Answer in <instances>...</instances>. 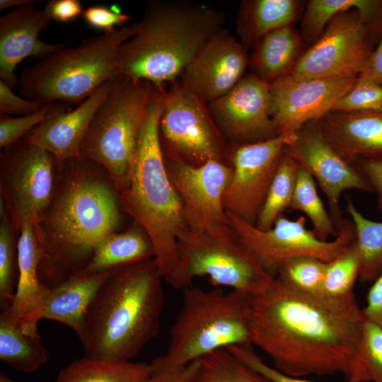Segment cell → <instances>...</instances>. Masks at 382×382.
I'll return each instance as SVG.
<instances>
[{"label":"cell","instance_id":"1","mask_svg":"<svg viewBox=\"0 0 382 382\" xmlns=\"http://www.w3.org/2000/svg\"><path fill=\"white\" fill-rule=\"evenodd\" d=\"M363 321L354 293L332 298L275 277L263 291L249 295L252 345L292 377L340 374L347 381Z\"/></svg>","mask_w":382,"mask_h":382},{"label":"cell","instance_id":"2","mask_svg":"<svg viewBox=\"0 0 382 382\" xmlns=\"http://www.w3.org/2000/svg\"><path fill=\"white\" fill-rule=\"evenodd\" d=\"M153 257L109 271L79 337L84 357L131 361L160 330L164 294Z\"/></svg>","mask_w":382,"mask_h":382},{"label":"cell","instance_id":"3","mask_svg":"<svg viewBox=\"0 0 382 382\" xmlns=\"http://www.w3.org/2000/svg\"><path fill=\"white\" fill-rule=\"evenodd\" d=\"M165 89L156 88L143 122L129 173L116 189L118 202L144 230L165 280L178 259V237L186 228L183 204L170 178L159 133Z\"/></svg>","mask_w":382,"mask_h":382},{"label":"cell","instance_id":"4","mask_svg":"<svg viewBox=\"0 0 382 382\" xmlns=\"http://www.w3.org/2000/svg\"><path fill=\"white\" fill-rule=\"evenodd\" d=\"M222 22L221 14L207 7L151 3L134 33L120 48L118 75L163 88L181 76Z\"/></svg>","mask_w":382,"mask_h":382},{"label":"cell","instance_id":"5","mask_svg":"<svg viewBox=\"0 0 382 382\" xmlns=\"http://www.w3.org/2000/svg\"><path fill=\"white\" fill-rule=\"evenodd\" d=\"M79 172L47 214L50 239L41 246L39 274L50 288L66 280L65 267H71V261L82 260L86 265L96 246L118 224L115 192L103 180L82 173V167Z\"/></svg>","mask_w":382,"mask_h":382},{"label":"cell","instance_id":"6","mask_svg":"<svg viewBox=\"0 0 382 382\" xmlns=\"http://www.w3.org/2000/svg\"><path fill=\"white\" fill-rule=\"evenodd\" d=\"M252 346L249 295L220 288L183 289L180 310L166 352L150 363L153 371L186 366L220 349Z\"/></svg>","mask_w":382,"mask_h":382},{"label":"cell","instance_id":"7","mask_svg":"<svg viewBox=\"0 0 382 382\" xmlns=\"http://www.w3.org/2000/svg\"><path fill=\"white\" fill-rule=\"evenodd\" d=\"M137 25L86 38L75 47H63L25 67L18 76L21 96L42 105H79L105 82L118 75L121 45Z\"/></svg>","mask_w":382,"mask_h":382},{"label":"cell","instance_id":"8","mask_svg":"<svg viewBox=\"0 0 382 382\" xmlns=\"http://www.w3.org/2000/svg\"><path fill=\"white\" fill-rule=\"evenodd\" d=\"M178 259L166 281L175 289L207 277L212 284L248 295L263 291L272 277L237 238L230 224L205 231L186 228L178 237Z\"/></svg>","mask_w":382,"mask_h":382},{"label":"cell","instance_id":"9","mask_svg":"<svg viewBox=\"0 0 382 382\" xmlns=\"http://www.w3.org/2000/svg\"><path fill=\"white\" fill-rule=\"evenodd\" d=\"M156 89L146 80L117 76L82 144L80 157L103 167L116 189L124 183L130 169Z\"/></svg>","mask_w":382,"mask_h":382},{"label":"cell","instance_id":"10","mask_svg":"<svg viewBox=\"0 0 382 382\" xmlns=\"http://www.w3.org/2000/svg\"><path fill=\"white\" fill-rule=\"evenodd\" d=\"M226 215L240 242L272 277L291 257L312 256L328 263L355 243L354 226L347 219H344L333 241H323L313 229L306 228V219L303 216L290 220L282 214L270 229L262 231L233 214L226 212Z\"/></svg>","mask_w":382,"mask_h":382},{"label":"cell","instance_id":"11","mask_svg":"<svg viewBox=\"0 0 382 382\" xmlns=\"http://www.w3.org/2000/svg\"><path fill=\"white\" fill-rule=\"evenodd\" d=\"M371 33L357 11L339 13L286 74L298 80L358 76L373 51Z\"/></svg>","mask_w":382,"mask_h":382},{"label":"cell","instance_id":"12","mask_svg":"<svg viewBox=\"0 0 382 382\" xmlns=\"http://www.w3.org/2000/svg\"><path fill=\"white\" fill-rule=\"evenodd\" d=\"M175 81L165 91L161 139L172 152L189 161L187 163L197 166L219 160L220 137L207 103Z\"/></svg>","mask_w":382,"mask_h":382},{"label":"cell","instance_id":"13","mask_svg":"<svg viewBox=\"0 0 382 382\" xmlns=\"http://www.w3.org/2000/svg\"><path fill=\"white\" fill-rule=\"evenodd\" d=\"M296 132L247 143L233 157V175L225 190L224 207L255 225L286 146L296 139Z\"/></svg>","mask_w":382,"mask_h":382},{"label":"cell","instance_id":"14","mask_svg":"<svg viewBox=\"0 0 382 382\" xmlns=\"http://www.w3.org/2000/svg\"><path fill=\"white\" fill-rule=\"evenodd\" d=\"M295 141L285 152L307 170L324 192L330 215L340 232L344 219L340 206L342 193L349 189L374 192L365 177L325 139L319 126L308 123L296 132Z\"/></svg>","mask_w":382,"mask_h":382},{"label":"cell","instance_id":"15","mask_svg":"<svg viewBox=\"0 0 382 382\" xmlns=\"http://www.w3.org/2000/svg\"><path fill=\"white\" fill-rule=\"evenodd\" d=\"M358 76L298 80L286 74L270 83V115L276 134L297 132L332 112Z\"/></svg>","mask_w":382,"mask_h":382},{"label":"cell","instance_id":"16","mask_svg":"<svg viewBox=\"0 0 382 382\" xmlns=\"http://www.w3.org/2000/svg\"><path fill=\"white\" fill-rule=\"evenodd\" d=\"M1 161L7 173V193L17 218L35 227L47 216L53 192L54 158L25 138L4 149Z\"/></svg>","mask_w":382,"mask_h":382},{"label":"cell","instance_id":"17","mask_svg":"<svg viewBox=\"0 0 382 382\" xmlns=\"http://www.w3.org/2000/svg\"><path fill=\"white\" fill-rule=\"evenodd\" d=\"M233 171L216 159L197 166L173 163L168 174L183 202L187 228L205 231L229 223L224 195Z\"/></svg>","mask_w":382,"mask_h":382},{"label":"cell","instance_id":"18","mask_svg":"<svg viewBox=\"0 0 382 382\" xmlns=\"http://www.w3.org/2000/svg\"><path fill=\"white\" fill-rule=\"evenodd\" d=\"M248 64L241 44L219 30L197 52L181 74V83L204 103L219 98L243 78Z\"/></svg>","mask_w":382,"mask_h":382},{"label":"cell","instance_id":"19","mask_svg":"<svg viewBox=\"0 0 382 382\" xmlns=\"http://www.w3.org/2000/svg\"><path fill=\"white\" fill-rule=\"evenodd\" d=\"M208 105L227 132L248 144L277 136L270 115V83L253 74Z\"/></svg>","mask_w":382,"mask_h":382},{"label":"cell","instance_id":"20","mask_svg":"<svg viewBox=\"0 0 382 382\" xmlns=\"http://www.w3.org/2000/svg\"><path fill=\"white\" fill-rule=\"evenodd\" d=\"M18 224V281L11 303L1 311L25 333L39 337L37 324L51 288L40 277L42 250L35 226L25 219Z\"/></svg>","mask_w":382,"mask_h":382},{"label":"cell","instance_id":"21","mask_svg":"<svg viewBox=\"0 0 382 382\" xmlns=\"http://www.w3.org/2000/svg\"><path fill=\"white\" fill-rule=\"evenodd\" d=\"M52 20L44 8L29 5L14 8L0 17V80L12 89L18 86L16 74L28 57L40 59L66 42L50 44L39 38Z\"/></svg>","mask_w":382,"mask_h":382},{"label":"cell","instance_id":"22","mask_svg":"<svg viewBox=\"0 0 382 382\" xmlns=\"http://www.w3.org/2000/svg\"><path fill=\"white\" fill-rule=\"evenodd\" d=\"M115 79L101 85L76 108H66L51 115L25 137L26 140L49 152L57 162L80 157L93 119L108 96Z\"/></svg>","mask_w":382,"mask_h":382},{"label":"cell","instance_id":"23","mask_svg":"<svg viewBox=\"0 0 382 382\" xmlns=\"http://www.w3.org/2000/svg\"><path fill=\"white\" fill-rule=\"evenodd\" d=\"M318 125L347 161L382 154V112H330Z\"/></svg>","mask_w":382,"mask_h":382},{"label":"cell","instance_id":"24","mask_svg":"<svg viewBox=\"0 0 382 382\" xmlns=\"http://www.w3.org/2000/svg\"><path fill=\"white\" fill-rule=\"evenodd\" d=\"M108 272L77 274L51 288L41 320L63 323L79 337L87 311Z\"/></svg>","mask_w":382,"mask_h":382},{"label":"cell","instance_id":"25","mask_svg":"<svg viewBox=\"0 0 382 382\" xmlns=\"http://www.w3.org/2000/svg\"><path fill=\"white\" fill-rule=\"evenodd\" d=\"M151 257L153 247L145 233L134 230L112 233L100 242L87 265L78 274L110 271Z\"/></svg>","mask_w":382,"mask_h":382},{"label":"cell","instance_id":"26","mask_svg":"<svg viewBox=\"0 0 382 382\" xmlns=\"http://www.w3.org/2000/svg\"><path fill=\"white\" fill-rule=\"evenodd\" d=\"M151 374L150 363L83 357L61 369L54 382H147Z\"/></svg>","mask_w":382,"mask_h":382},{"label":"cell","instance_id":"27","mask_svg":"<svg viewBox=\"0 0 382 382\" xmlns=\"http://www.w3.org/2000/svg\"><path fill=\"white\" fill-rule=\"evenodd\" d=\"M300 40L291 26L271 31L260 37L252 62L256 75L270 83L291 69Z\"/></svg>","mask_w":382,"mask_h":382},{"label":"cell","instance_id":"28","mask_svg":"<svg viewBox=\"0 0 382 382\" xmlns=\"http://www.w3.org/2000/svg\"><path fill=\"white\" fill-rule=\"evenodd\" d=\"M40 336L25 333L4 311L0 313V359L13 369L34 373L49 360Z\"/></svg>","mask_w":382,"mask_h":382},{"label":"cell","instance_id":"29","mask_svg":"<svg viewBox=\"0 0 382 382\" xmlns=\"http://www.w3.org/2000/svg\"><path fill=\"white\" fill-rule=\"evenodd\" d=\"M349 9L357 11L371 33L382 21L381 0H311L302 22L305 37L318 40L332 18Z\"/></svg>","mask_w":382,"mask_h":382},{"label":"cell","instance_id":"30","mask_svg":"<svg viewBox=\"0 0 382 382\" xmlns=\"http://www.w3.org/2000/svg\"><path fill=\"white\" fill-rule=\"evenodd\" d=\"M346 209L354 226L360 261L359 279L362 283L373 282L382 272V221L364 216L349 197Z\"/></svg>","mask_w":382,"mask_h":382},{"label":"cell","instance_id":"31","mask_svg":"<svg viewBox=\"0 0 382 382\" xmlns=\"http://www.w3.org/2000/svg\"><path fill=\"white\" fill-rule=\"evenodd\" d=\"M299 165L284 154L267 192L255 226L262 231L270 229L286 209H289Z\"/></svg>","mask_w":382,"mask_h":382},{"label":"cell","instance_id":"32","mask_svg":"<svg viewBox=\"0 0 382 382\" xmlns=\"http://www.w3.org/2000/svg\"><path fill=\"white\" fill-rule=\"evenodd\" d=\"M192 382H273L250 367L226 348L198 360Z\"/></svg>","mask_w":382,"mask_h":382},{"label":"cell","instance_id":"33","mask_svg":"<svg viewBox=\"0 0 382 382\" xmlns=\"http://www.w3.org/2000/svg\"><path fill=\"white\" fill-rule=\"evenodd\" d=\"M289 209L303 212L311 221L316 236L327 241L330 236L337 237L336 229L330 215L326 211L316 189V183L311 173L299 166Z\"/></svg>","mask_w":382,"mask_h":382},{"label":"cell","instance_id":"34","mask_svg":"<svg viewBox=\"0 0 382 382\" xmlns=\"http://www.w3.org/2000/svg\"><path fill=\"white\" fill-rule=\"evenodd\" d=\"M348 381L382 382V329L364 319L359 351Z\"/></svg>","mask_w":382,"mask_h":382},{"label":"cell","instance_id":"35","mask_svg":"<svg viewBox=\"0 0 382 382\" xmlns=\"http://www.w3.org/2000/svg\"><path fill=\"white\" fill-rule=\"evenodd\" d=\"M298 3L293 0H257L252 4L248 17L250 37L290 26L294 21Z\"/></svg>","mask_w":382,"mask_h":382},{"label":"cell","instance_id":"36","mask_svg":"<svg viewBox=\"0 0 382 382\" xmlns=\"http://www.w3.org/2000/svg\"><path fill=\"white\" fill-rule=\"evenodd\" d=\"M359 255L355 243L345 252L327 265L322 294L332 298H342L353 292L359 278Z\"/></svg>","mask_w":382,"mask_h":382},{"label":"cell","instance_id":"37","mask_svg":"<svg viewBox=\"0 0 382 382\" xmlns=\"http://www.w3.org/2000/svg\"><path fill=\"white\" fill-rule=\"evenodd\" d=\"M327 265L315 257L296 256L286 260L276 277L302 291L322 294Z\"/></svg>","mask_w":382,"mask_h":382},{"label":"cell","instance_id":"38","mask_svg":"<svg viewBox=\"0 0 382 382\" xmlns=\"http://www.w3.org/2000/svg\"><path fill=\"white\" fill-rule=\"evenodd\" d=\"M9 221L1 202L0 222V301L8 306L13 298L18 276V249L14 245Z\"/></svg>","mask_w":382,"mask_h":382},{"label":"cell","instance_id":"39","mask_svg":"<svg viewBox=\"0 0 382 382\" xmlns=\"http://www.w3.org/2000/svg\"><path fill=\"white\" fill-rule=\"evenodd\" d=\"M332 112H382V85L359 74L352 88L335 103Z\"/></svg>","mask_w":382,"mask_h":382},{"label":"cell","instance_id":"40","mask_svg":"<svg viewBox=\"0 0 382 382\" xmlns=\"http://www.w3.org/2000/svg\"><path fill=\"white\" fill-rule=\"evenodd\" d=\"M61 103L45 105L39 111L19 117L0 114V146L7 148L25 138L53 113L66 108Z\"/></svg>","mask_w":382,"mask_h":382},{"label":"cell","instance_id":"41","mask_svg":"<svg viewBox=\"0 0 382 382\" xmlns=\"http://www.w3.org/2000/svg\"><path fill=\"white\" fill-rule=\"evenodd\" d=\"M86 23L91 28L110 33L116 26H124L129 16L120 10L103 5H93L84 9L82 14Z\"/></svg>","mask_w":382,"mask_h":382},{"label":"cell","instance_id":"42","mask_svg":"<svg viewBox=\"0 0 382 382\" xmlns=\"http://www.w3.org/2000/svg\"><path fill=\"white\" fill-rule=\"evenodd\" d=\"M243 363L266 376L273 382H313L302 378L284 374L267 364L253 350L252 346L233 345L226 348ZM347 382H355L348 381Z\"/></svg>","mask_w":382,"mask_h":382},{"label":"cell","instance_id":"43","mask_svg":"<svg viewBox=\"0 0 382 382\" xmlns=\"http://www.w3.org/2000/svg\"><path fill=\"white\" fill-rule=\"evenodd\" d=\"M44 105L16 95L11 88L0 80V114L23 116L39 111Z\"/></svg>","mask_w":382,"mask_h":382},{"label":"cell","instance_id":"44","mask_svg":"<svg viewBox=\"0 0 382 382\" xmlns=\"http://www.w3.org/2000/svg\"><path fill=\"white\" fill-rule=\"evenodd\" d=\"M358 168L377 195V207L382 210V154L354 158Z\"/></svg>","mask_w":382,"mask_h":382},{"label":"cell","instance_id":"45","mask_svg":"<svg viewBox=\"0 0 382 382\" xmlns=\"http://www.w3.org/2000/svg\"><path fill=\"white\" fill-rule=\"evenodd\" d=\"M43 8L52 21L61 23L76 19L84 11L79 0H51Z\"/></svg>","mask_w":382,"mask_h":382},{"label":"cell","instance_id":"46","mask_svg":"<svg viewBox=\"0 0 382 382\" xmlns=\"http://www.w3.org/2000/svg\"><path fill=\"white\" fill-rule=\"evenodd\" d=\"M363 318L382 329V272L373 282L367 296L366 305L361 309Z\"/></svg>","mask_w":382,"mask_h":382},{"label":"cell","instance_id":"47","mask_svg":"<svg viewBox=\"0 0 382 382\" xmlns=\"http://www.w3.org/2000/svg\"><path fill=\"white\" fill-rule=\"evenodd\" d=\"M198 360L186 366L161 371H153L147 382H192Z\"/></svg>","mask_w":382,"mask_h":382},{"label":"cell","instance_id":"48","mask_svg":"<svg viewBox=\"0 0 382 382\" xmlns=\"http://www.w3.org/2000/svg\"><path fill=\"white\" fill-rule=\"evenodd\" d=\"M382 85V37L372 51L363 71L360 74Z\"/></svg>","mask_w":382,"mask_h":382},{"label":"cell","instance_id":"49","mask_svg":"<svg viewBox=\"0 0 382 382\" xmlns=\"http://www.w3.org/2000/svg\"><path fill=\"white\" fill-rule=\"evenodd\" d=\"M37 1L33 0H0V11L11 8H17L29 5H34Z\"/></svg>","mask_w":382,"mask_h":382},{"label":"cell","instance_id":"50","mask_svg":"<svg viewBox=\"0 0 382 382\" xmlns=\"http://www.w3.org/2000/svg\"><path fill=\"white\" fill-rule=\"evenodd\" d=\"M0 382H14L10 378L6 375L1 374H0Z\"/></svg>","mask_w":382,"mask_h":382}]
</instances>
